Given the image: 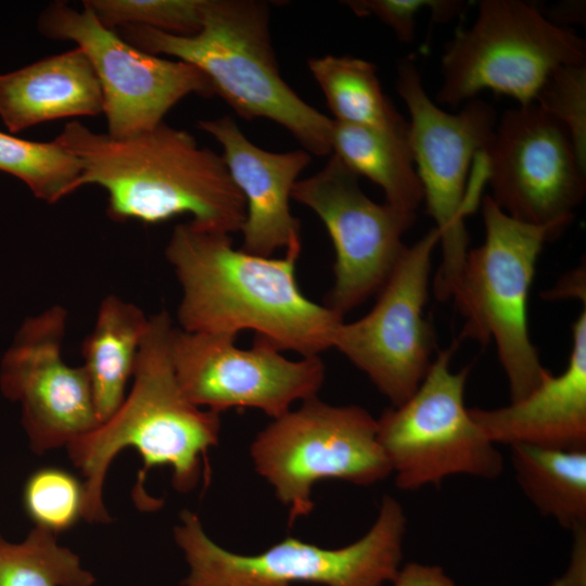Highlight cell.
<instances>
[{
	"mask_svg": "<svg viewBox=\"0 0 586 586\" xmlns=\"http://www.w3.org/2000/svg\"><path fill=\"white\" fill-rule=\"evenodd\" d=\"M454 352L455 346L438 352L416 392L377 419L398 488L440 485L455 474L496 479L502 472L501 454L464 405L469 367L450 370Z\"/></svg>",
	"mask_w": 586,
	"mask_h": 586,
	"instance_id": "30bf717a",
	"label": "cell"
},
{
	"mask_svg": "<svg viewBox=\"0 0 586 586\" xmlns=\"http://www.w3.org/2000/svg\"><path fill=\"white\" fill-rule=\"evenodd\" d=\"M91 572L55 534L36 526L21 543L0 535V586H92Z\"/></svg>",
	"mask_w": 586,
	"mask_h": 586,
	"instance_id": "cb8c5ba5",
	"label": "cell"
},
{
	"mask_svg": "<svg viewBox=\"0 0 586 586\" xmlns=\"http://www.w3.org/2000/svg\"><path fill=\"white\" fill-rule=\"evenodd\" d=\"M585 41L520 0H482L477 16L442 56L441 103L458 105L484 89L533 103L559 66L585 63Z\"/></svg>",
	"mask_w": 586,
	"mask_h": 586,
	"instance_id": "9c48e42d",
	"label": "cell"
},
{
	"mask_svg": "<svg viewBox=\"0 0 586 586\" xmlns=\"http://www.w3.org/2000/svg\"><path fill=\"white\" fill-rule=\"evenodd\" d=\"M332 154L356 176L384 192L386 203L416 213L423 201L408 135L339 123L333 119Z\"/></svg>",
	"mask_w": 586,
	"mask_h": 586,
	"instance_id": "44dd1931",
	"label": "cell"
},
{
	"mask_svg": "<svg viewBox=\"0 0 586 586\" xmlns=\"http://www.w3.org/2000/svg\"><path fill=\"white\" fill-rule=\"evenodd\" d=\"M577 297L585 303V267H578L576 270L563 277V279L552 290L546 294V298Z\"/></svg>",
	"mask_w": 586,
	"mask_h": 586,
	"instance_id": "4dcf8cb0",
	"label": "cell"
},
{
	"mask_svg": "<svg viewBox=\"0 0 586 586\" xmlns=\"http://www.w3.org/2000/svg\"><path fill=\"white\" fill-rule=\"evenodd\" d=\"M575 543L571 568L562 579L552 586H585L586 527L574 532Z\"/></svg>",
	"mask_w": 586,
	"mask_h": 586,
	"instance_id": "f546056e",
	"label": "cell"
},
{
	"mask_svg": "<svg viewBox=\"0 0 586 586\" xmlns=\"http://www.w3.org/2000/svg\"><path fill=\"white\" fill-rule=\"evenodd\" d=\"M120 37L150 54L198 67L241 117L268 118L309 154L332 153L333 119L301 99L280 75L269 30V5L256 0H205L200 31L178 36L125 25Z\"/></svg>",
	"mask_w": 586,
	"mask_h": 586,
	"instance_id": "277c9868",
	"label": "cell"
},
{
	"mask_svg": "<svg viewBox=\"0 0 586 586\" xmlns=\"http://www.w3.org/2000/svg\"><path fill=\"white\" fill-rule=\"evenodd\" d=\"M492 200L510 217L565 230L586 193V167L565 127L536 103L508 110L483 152Z\"/></svg>",
	"mask_w": 586,
	"mask_h": 586,
	"instance_id": "4fadbf2b",
	"label": "cell"
},
{
	"mask_svg": "<svg viewBox=\"0 0 586 586\" xmlns=\"http://www.w3.org/2000/svg\"><path fill=\"white\" fill-rule=\"evenodd\" d=\"M534 103L565 127L579 162L586 167V63L553 69Z\"/></svg>",
	"mask_w": 586,
	"mask_h": 586,
	"instance_id": "83f0119b",
	"label": "cell"
},
{
	"mask_svg": "<svg viewBox=\"0 0 586 586\" xmlns=\"http://www.w3.org/2000/svg\"><path fill=\"white\" fill-rule=\"evenodd\" d=\"M200 129L222 148V160L245 200L242 250L271 256L277 250L302 245L301 222L290 209L300 174L311 161L305 150L275 153L251 142L230 116L200 120Z\"/></svg>",
	"mask_w": 586,
	"mask_h": 586,
	"instance_id": "e0dca14e",
	"label": "cell"
},
{
	"mask_svg": "<svg viewBox=\"0 0 586 586\" xmlns=\"http://www.w3.org/2000/svg\"><path fill=\"white\" fill-rule=\"evenodd\" d=\"M335 155L313 176L297 180L291 199L310 208L332 240L334 282L326 306L342 317L379 292L405 245L416 213L370 200Z\"/></svg>",
	"mask_w": 586,
	"mask_h": 586,
	"instance_id": "9a60e30c",
	"label": "cell"
},
{
	"mask_svg": "<svg viewBox=\"0 0 586 586\" xmlns=\"http://www.w3.org/2000/svg\"><path fill=\"white\" fill-rule=\"evenodd\" d=\"M343 3L358 16H375L404 42L412 41L416 17L422 10L429 9L435 22H447L463 8L459 0H351Z\"/></svg>",
	"mask_w": 586,
	"mask_h": 586,
	"instance_id": "f1b7e54d",
	"label": "cell"
},
{
	"mask_svg": "<svg viewBox=\"0 0 586 586\" xmlns=\"http://www.w3.org/2000/svg\"><path fill=\"white\" fill-rule=\"evenodd\" d=\"M84 484L69 472L53 467L33 472L23 488V506L36 526L58 534L82 518Z\"/></svg>",
	"mask_w": 586,
	"mask_h": 586,
	"instance_id": "4316f807",
	"label": "cell"
},
{
	"mask_svg": "<svg viewBox=\"0 0 586 586\" xmlns=\"http://www.w3.org/2000/svg\"><path fill=\"white\" fill-rule=\"evenodd\" d=\"M482 215L485 240L469 250L453 298L464 317L461 337L483 345L494 340L515 402L550 372L530 339L527 301L544 244L564 230L519 221L488 194L482 199Z\"/></svg>",
	"mask_w": 586,
	"mask_h": 586,
	"instance_id": "8992f818",
	"label": "cell"
},
{
	"mask_svg": "<svg viewBox=\"0 0 586 586\" xmlns=\"http://www.w3.org/2000/svg\"><path fill=\"white\" fill-rule=\"evenodd\" d=\"M180 520L174 537L189 566L181 586H383L402 571L406 517L390 495L369 531L335 549L288 536L263 552L242 555L212 540L195 513L184 510Z\"/></svg>",
	"mask_w": 586,
	"mask_h": 586,
	"instance_id": "5b68a950",
	"label": "cell"
},
{
	"mask_svg": "<svg viewBox=\"0 0 586 586\" xmlns=\"http://www.w3.org/2000/svg\"><path fill=\"white\" fill-rule=\"evenodd\" d=\"M38 27L51 39L74 41L89 59L102 88L106 133L111 137L153 129L191 93L215 94L209 79L198 67L137 49L85 5L78 11L55 1L41 13Z\"/></svg>",
	"mask_w": 586,
	"mask_h": 586,
	"instance_id": "8fae6325",
	"label": "cell"
},
{
	"mask_svg": "<svg viewBox=\"0 0 586 586\" xmlns=\"http://www.w3.org/2000/svg\"><path fill=\"white\" fill-rule=\"evenodd\" d=\"M469 411L495 445L586 448V307L572 326V349L561 374L549 372L508 406Z\"/></svg>",
	"mask_w": 586,
	"mask_h": 586,
	"instance_id": "ac0fdd59",
	"label": "cell"
},
{
	"mask_svg": "<svg viewBox=\"0 0 586 586\" xmlns=\"http://www.w3.org/2000/svg\"><path fill=\"white\" fill-rule=\"evenodd\" d=\"M0 170L23 180L36 198L50 204L73 193L81 175L76 157L55 140L34 142L1 131Z\"/></svg>",
	"mask_w": 586,
	"mask_h": 586,
	"instance_id": "d4e9b609",
	"label": "cell"
},
{
	"mask_svg": "<svg viewBox=\"0 0 586 586\" xmlns=\"http://www.w3.org/2000/svg\"><path fill=\"white\" fill-rule=\"evenodd\" d=\"M150 317L136 304L111 294L98 308L81 355L100 423L122 405L132 378Z\"/></svg>",
	"mask_w": 586,
	"mask_h": 586,
	"instance_id": "ffe728a7",
	"label": "cell"
},
{
	"mask_svg": "<svg viewBox=\"0 0 586 586\" xmlns=\"http://www.w3.org/2000/svg\"><path fill=\"white\" fill-rule=\"evenodd\" d=\"M440 243L434 227L405 247L372 309L339 326L333 347L398 406L419 387L431 364L434 332L424 317L432 253Z\"/></svg>",
	"mask_w": 586,
	"mask_h": 586,
	"instance_id": "7c38bea8",
	"label": "cell"
},
{
	"mask_svg": "<svg viewBox=\"0 0 586 586\" xmlns=\"http://www.w3.org/2000/svg\"><path fill=\"white\" fill-rule=\"evenodd\" d=\"M205 0H85L107 28L145 26L178 36H193L202 27Z\"/></svg>",
	"mask_w": 586,
	"mask_h": 586,
	"instance_id": "484cf974",
	"label": "cell"
},
{
	"mask_svg": "<svg viewBox=\"0 0 586 586\" xmlns=\"http://www.w3.org/2000/svg\"><path fill=\"white\" fill-rule=\"evenodd\" d=\"M67 310L53 305L24 320L0 366V388L22 409L30 448L41 454L100 424L82 366L62 358Z\"/></svg>",
	"mask_w": 586,
	"mask_h": 586,
	"instance_id": "2e32d148",
	"label": "cell"
},
{
	"mask_svg": "<svg viewBox=\"0 0 586 586\" xmlns=\"http://www.w3.org/2000/svg\"><path fill=\"white\" fill-rule=\"evenodd\" d=\"M103 111L100 81L78 47L0 75V116L11 132Z\"/></svg>",
	"mask_w": 586,
	"mask_h": 586,
	"instance_id": "d6986e66",
	"label": "cell"
},
{
	"mask_svg": "<svg viewBox=\"0 0 586 586\" xmlns=\"http://www.w3.org/2000/svg\"><path fill=\"white\" fill-rule=\"evenodd\" d=\"M250 456L256 472L288 508L290 525L314 510L317 482L369 486L392 474L377 419L360 406H334L317 396L259 431Z\"/></svg>",
	"mask_w": 586,
	"mask_h": 586,
	"instance_id": "52a82bcc",
	"label": "cell"
},
{
	"mask_svg": "<svg viewBox=\"0 0 586 586\" xmlns=\"http://www.w3.org/2000/svg\"><path fill=\"white\" fill-rule=\"evenodd\" d=\"M510 448L517 481L535 508L572 532L586 527V448Z\"/></svg>",
	"mask_w": 586,
	"mask_h": 586,
	"instance_id": "7402d4cb",
	"label": "cell"
},
{
	"mask_svg": "<svg viewBox=\"0 0 586 586\" xmlns=\"http://www.w3.org/2000/svg\"><path fill=\"white\" fill-rule=\"evenodd\" d=\"M302 245L280 258L235 249L230 234L177 225L165 249L181 288L179 328L237 336L253 330L302 357L333 347L343 317L306 297L296 280Z\"/></svg>",
	"mask_w": 586,
	"mask_h": 586,
	"instance_id": "6da1fadb",
	"label": "cell"
},
{
	"mask_svg": "<svg viewBox=\"0 0 586 586\" xmlns=\"http://www.w3.org/2000/svg\"><path fill=\"white\" fill-rule=\"evenodd\" d=\"M308 68L339 123L408 135V122L382 90L374 64L349 55L311 58Z\"/></svg>",
	"mask_w": 586,
	"mask_h": 586,
	"instance_id": "603a6c76",
	"label": "cell"
},
{
	"mask_svg": "<svg viewBox=\"0 0 586 586\" xmlns=\"http://www.w3.org/2000/svg\"><path fill=\"white\" fill-rule=\"evenodd\" d=\"M396 86L410 115L408 143L442 244L433 292L437 301L446 302L453 297L469 253L464 217L471 213L467 201L470 163L488 146L496 111L480 99L468 101L456 114L441 110L408 59L399 63Z\"/></svg>",
	"mask_w": 586,
	"mask_h": 586,
	"instance_id": "ba28073f",
	"label": "cell"
},
{
	"mask_svg": "<svg viewBox=\"0 0 586 586\" xmlns=\"http://www.w3.org/2000/svg\"><path fill=\"white\" fill-rule=\"evenodd\" d=\"M234 335L174 329L171 358L178 382L196 406L220 413L254 408L276 419L295 402L317 396L324 381L319 356L292 360L260 336L251 348Z\"/></svg>",
	"mask_w": 586,
	"mask_h": 586,
	"instance_id": "5bb4252c",
	"label": "cell"
},
{
	"mask_svg": "<svg viewBox=\"0 0 586 586\" xmlns=\"http://www.w3.org/2000/svg\"><path fill=\"white\" fill-rule=\"evenodd\" d=\"M175 326L166 311L150 317L140 345L133 383L118 409L95 429L72 441L68 454L85 480L82 518L105 523L110 515L102 493L107 469L126 447L140 455L133 498L143 510L162 505L143 489L146 472L155 467L171 469L174 488L187 494L208 469L207 453L219 442L220 413L194 405L183 393L173 364L171 335Z\"/></svg>",
	"mask_w": 586,
	"mask_h": 586,
	"instance_id": "3957f363",
	"label": "cell"
},
{
	"mask_svg": "<svg viewBox=\"0 0 586 586\" xmlns=\"http://www.w3.org/2000/svg\"><path fill=\"white\" fill-rule=\"evenodd\" d=\"M78 161L74 191L98 184L107 192V215L116 221H166L190 214L194 227L230 234L241 230L245 200L221 157L187 131L164 122L125 138L95 132L80 122L54 139Z\"/></svg>",
	"mask_w": 586,
	"mask_h": 586,
	"instance_id": "7a4b0ae2",
	"label": "cell"
}]
</instances>
